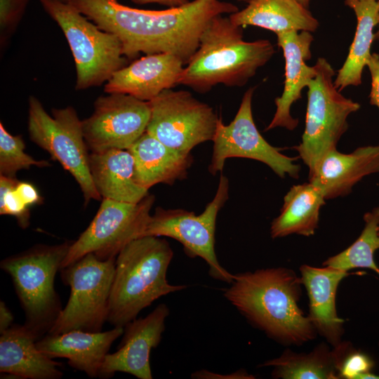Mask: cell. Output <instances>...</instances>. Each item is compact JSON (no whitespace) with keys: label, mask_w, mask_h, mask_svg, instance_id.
Here are the masks:
<instances>
[{"label":"cell","mask_w":379,"mask_h":379,"mask_svg":"<svg viewBox=\"0 0 379 379\" xmlns=\"http://www.w3.org/2000/svg\"><path fill=\"white\" fill-rule=\"evenodd\" d=\"M69 4L99 28L116 35L125 57L133 58L140 53H171L185 65L212 20L239 11L236 5L220 0H194L163 11L134 8L117 0H74Z\"/></svg>","instance_id":"obj_1"},{"label":"cell","mask_w":379,"mask_h":379,"mask_svg":"<svg viewBox=\"0 0 379 379\" xmlns=\"http://www.w3.org/2000/svg\"><path fill=\"white\" fill-rule=\"evenodd\" d=\"M230 284L225 298L267 337L284 345H300L316 338L314 325L298 306L302 284L292 270L239 273Z\"/></svg>","instance_id":"obj_2"},{"label":"cell","mask_w":379,"mask_h":379,"mask_svg":"<svg viewBox=\"0 0 379 379\" xmlns=\"http://www.w3.org/2000/svg\"><path fill=\"white\" fill-rule=\"evenodd\" d=\"M274 53L269 40L245 41L241 27L229 17L219 15L204 30L199 47L184 67L178 84L201 93L217 84L241 87Z\"/></svg>","instance_id":"obj_3"},{"label":"cell","mask_w":379,"mask_h":379,"mask_svg":"<svg viewBox=\"0 0 379 379\" xmlns=\"http://www.w3.org/2000/svg\"><path fill=\"white\" fill-rule=\"evenodd\" d=\"M173 256L169 243L159 237H142L128 243L116 258L107 321L124 327L156 300L185 288L166 279Z\"/></svg>","instance_id":"obj_4"},{"label":"cell","mask_w":379,"mask_h":379,"mask_svg":"<svg viewBox=\"0 0 379 379\" xmlns=\"http://www.w3.org/2000/svg\"><path fill=\"white\" fill-rule=\"evenodd\" d=\"M72 242L37 244L0 262L11 277L25 313L24 325L37 340L48 333L62 310L54 281Z\"/></svg>","instance_id":"obj_5"},{"label":"cell","mask_w":379,"mask_h":379,"mask_svg":"<svg viewBox=\"0 0 379 379\" xmlns=\"http://www.w3.org/2000/svg\"><path fill=\"white\" fill-rule=\"evenodd\" d=\"M40 1L69 44L76 65V89L100 86L126 65L121 42L116 35L89 22L69 3Z\"/></svg>","instance_id":"obj_6"},{"label":"cell","mask_w":379,"mask_h":379,"mask_svg":"<svg viewBox=\"0 0 379 379\" xmlns=\"http://www.w3.org/2000/svg\"><path fill=\"white\" fill-rule=\"evenodd\" d=\"M317 74L307 86L305 128L301 142L293 148L311 171L328 152L336 149L348 128V117L360 105L343 95L333 79L335 71L323 58L316 64Z\"/></svg>","instance_id":"obj_7"},{"label":"cell","mask_w":379,"mask_h":379,"mask_svg":"<svg viewBox=\"0 0 379 379\" xmlns=\"http://www.w3.org/2000/svg\"><path fill=\"white\" fill-rule=\"evenodd\" d=\"M115 261L116 258L102 260L88 253L60 270L70 295L49 334L102 331L107 320Z\"/></svg>","instance_id":"obj_8"},{"label":"cell","mask_w":379,"mask_h":379,"mask_svg":"<svg viewBox=\"0 0 379 379\" xmlns=\"http://www.w3.org/2000/svg\"><path fill=\"white\" fill-rule=\"evenodd\" d=\"M28 130L30 140L48 152L74 177L86 205L91 199H101L91 174L82 121L72 107L53 109L51 116L36 98L30 96Z\"/></svg>","instance_id":"obj_9"},{"label":"cell","mask_w":379,"mask_h":379,"mask_svg":"<svg viewBox=\"0 0 379 379\" xmlns=\"http://www.w3.org/2000/svg\"><path fill=\"white\" fill-rule=\"evenodd\" d=\"M229 188L228 178L221 174L214 198L199 215L184 209L157 207L142 237H167L177 240L188 257L204 260L211 277L231 284L234 274L220 265L214 248L217 215L229 198Z\"/></svg>","instance_id":"obj_10"},{"label":"cell","mask_w":379,"mask_h":379,"mask_svg":"<svg viewBox=\"0 0 379 379\" xmlns=\"http://www.w3.org/2000/svg\"><path fill=\"white\" fill-rule=\"evenodd\" d=\"M154 199L149 194L138 203L103 198L88 227L70 244L61 269L88 253L102 260L117 258L128 243L142 237Z\"/></svg>","instance_id":"obj_11"},{"label":"cell","mask_w":379,"mask_h":379,"mask_svg":"<svg viewBox=\"0 0 379 379\" xmlns=\"http://www.w3.org/2000/svg\"><path fill=\"white\" fill-rule=\"evenodd\" d=\"M149 102L146 131L166 146L190 154L195 146L213 140L219 118L190 92L166 89Z\"/></svg>","instance_id":"obj_12"},{"label":"cell","mask_w":379,"mask_h":379,"mask_svg":"<svg viewBox=\"0 0 379 379\" xmlns=\"http://www.w3.org/2000/svg\"><path fill=\"white\" fill-rule=\"evenodd\" d=\"M255 87L244 93L234 119L228 125L219 119L213 142L208 171L212 175L221 172L227 159H251L267 165L281 178L286 175L298 179L300 166L294 162L299 158L283 154L280 149L268 143L258 131L253 118L252 98Z\"/></svg>","instance_id":"obj_13"},{"label":"cell","mask_w":379,"mask_h":379,"mask_svg":"<svg viewBox=\"0 0 379 379\" xmlns=\"http://www.w3.org/2000/svg\"><path fill=\"white\" fill-rule=\"evenodd\" d=\"M98 98L93 114L82 121L84 139L93 152L128 149L146 132L149 102L124 93Z\"/></svg>","instance_id":"obj_14"},{"label":"cell","mask_w":379,"mask_h":379,"mask_svg":"<svg viewBox=\"0 0 379 379\" xmlns=\"http://www.w3.org/2000/svg\"><path fill=\"white\" fill-rule=\"evenodd\" d=\"M169 312L168 306L161 303L145 317L126 324L117 352L107 354L99 378H109L124 372L139 379H152L150 352L161 342Z\"/></svg>","instance_id":"obj_15"},{"label":"cell","mask_w":379,"mask_h":379,"mask_svg":"<svg viewBox=\"0 0 379 379\" xmlns=\"http://www.w3.org/2000/svg\"><path fill=\"white\" fill-rule=\"evenodd\" d=\"M277 44L282 49L285 60V80L283 93L275 98L276 112L265 131L277 127L294 130L298 120L291 114L292 105L301 98L302 90L317 74V67H310L306 61L311 58V32L291 31L277 34Z\"/></svg>","instance_id":"obj_16"},{"label":"cell","mask_w":379,"mask_h":379,"mask_svg":"<svg viewBox=\"0 0 379 379\" xmlns=\"http://www.w3.org/2000/svg\"><path fill=\"white\" fill-rule=\"evenodd\" d=\"M184 65L181 59L171 53L146 55L117 71L104 91L149 102L178 84Z\"/></svg>","instance_id":"obj_17"},{"label":"cell","mask_w":379,"mask_h":379,"mask_svg":"<svg viewBox=\"0 0 379 379\" xmlns=\"http://www.w3.org/2000/svg\"><path fill=\"white\" fill-rule=\"evenodd\" d=\"M379 173V145L357 148L350 154L334 149L325 154L309 172V182L326 200L347 195L366 175Z\"/></svg>","instance_id":"obj_18"},{"label":"cell","mask_w":379,"mask_h":379,"mask_svg":"<svg viewBox=\"0 0 379 379\" xmlns=\"http://www.w3.org/2000/svg\"><path fill=\"white\" fill-rule=\"evenodd\" d=\"M124 333V327L107 331L80 330L46 334L36 341L39 351L51 359L65 358L69 366L90 378H99L105 357L112 343Z\"/></svg>","instance_id":"obj_19"},{"label":"cell","mask_w":379,"mask_h":379,"mask_svg":"<svg viewBox=\"0 0 379 379\" xmlns=\"http://www.w3.org/2000/svg\"><path fill=\"white\" fill-rule=\"evenodd\" d=\"M300 279L309 298V314L317 332L333 347L342 342L343 320L336 310V293L340 282L349 275L344 270L328 266L303 265Z\"/></svg>","instance_id":"obj_20"},{"label":"cell","mask_w":379,"mask_h":379,"mask_svg":"<svg viewBox=\"0 0 379 379\" xmlns=\"http://www.w3.org/2000/svg\"><path fill=\"white\" fill-rule=\"evenodd\" d=\"M35 336L23 325L13 324L0 336V372L22 379H60L55 361L39 351Z\"/></svg>","instance_id":"obj_21"},{"label":"cell","mask_w":379,"mask_h":379,"mask_svg":"<svg viewBox=\"0 0 379 379\" xmlns=\"http://www.w3.org/2000/svg\"><path fill=\"white\" fill-rule=\"evenodd\" d=\"M128 150L134 158V180L147 190L186 178L193 162L190 153L171 149L147 131Z\"/></svg>","instance_id":"obj_22"},{"label":"cell","mask_w":379,"mask_h":379,"mask_svg":"<svg viewBox=\"0 0 379 379\" xmlns=\"http://www.w3.org/2000/svg\"><path fill=\"white\" fill-rule=\"evenodd\" d=\"M89 165L94 185L104 199L138 203L149 194L134 180V158L128 149L91 152Z\"/></svg>","instance_id":"obj_23"},{"label":"cell","mask_w":379,"mask_h":379,"mask_svg":"<svg viewBox=\"0 0 379 379\" xmlns=\"http://www.w3.org/2000/svg\"><path fill=\"white\" fill-rule=\"evenodd\" d=\"M229 18L237 26H256L276 34L291 31L314 32L319 25L308 8L297 0H252Z\"/></svg>","instance_id":"obj_24"},{"label":"cell","mask_w":379,"mask_h":379,"mask_svg":"<svg viewBox=\"0 0 379 379\" xmlns=\"http://www.w3.org/2000/svg\"><path fill=\"white\" fill-rule=\"evenodd\" d=\"M325 201L321 191L310 182L293 185L284 196L280 214L272 222L271 237L276 239L293 234L314 235Z\"/></svg>","instance_id":"obj_25"},{"label":"cell","mask_w":379,"mask_h":379,"mask_svg":"<svg viewBox=\"0 0 379 379\" xmlns=\"http://www.w3.org/2000/svg\"><path fill=\"white\" fill-rule=\"evenodd\" d=\"M357 17V29L347 58L334 81L340 91L361 83L362 72L371 55L373 28L379 24V0H345Z\"/></svg>","instance_id":"obj_26"},{"label":"cell","mask_w":379,"mask_h":379,"mask_svg":"<svg viewBox=\"0 0 379 379\" xmlns=\"http://www.w3.org/2000/svg\"><path fill=\"white\" fill-rule=\"evenodd\" d=\"M262 366H272L273 378L338 379L335 354L326 343L308 353L286 349L280 357L266 361Z\"/></svg>","instance_id":"obj_27"},{"label":"cell","mask_w":379,"mask_h":379,"mask_svg":"<svg viewBox=\"0 0 379 379\" xmlns=\"http://www.w3.org/2000/svg\"><path fill=\"white\" fill-rule=\"evenodd\" d=\"M364 227L355 241L340 253L328 258L324 266L349 271L352 269H369L379 275V267L374 253L379 249V206L364 215Z\"/></svg>","instance_id":"obj_28"},{"label":"cell","mask_w":379,"mask_h":379,"mask_svg":"<svg viewBox=\"0 0 379 379\" xmlns=\"http://www.w3.org/2000/svg\"><path fill=\"white\" fill-rule=\"evenodd\" d=\"M25 145L20 135H12L0 124V175L15 178L16 173L32 166L46 167L45 160H36L25 152Z\"/></svg>","instance_id":"obj_29"},{"label":"cell","mask_w":379,"mask_h":379,"mask_svg":"<svg viewBox=\"0 0 379 379\" xmlns=\"http://www.w3.org/2000/svg\"><path fill=\"white\" fill-rule=\"evenodd\" d=\"M333 349L340 378H370L374 362L368 355L353 348L349 342L342 341Z\"/></svg>","instance_id":"obj_30"},{"label":"cell","mask_w":379,"mask_h":379,"mask_svg":"<svg viewBox=\"0 0 379 379\" xmlns=\"http://www.w3.org/2000/svg\"><path fill=\"white\" fill-rule=\"evenodd\" d=\"M18 182L15 178L0 175V214L15 217L19 226L25 229L29 224V207L15 190Z\"/></svg>","instance_id":"obj_31"},{"label":"cell","mask_w":379,"mask_h":379,"mask_svg":"<svg viewBox=\"0 0 379 379\" xmlns=\"http://www.w3.org/2000/svg\"><path fill=\"white\" fill-rule=\"evenodd\" d=\"M27 0H0L1 30L13 26L20 18Z\"/></svg>","instance_id":"obj_32"},{"label":"cell","mask_w":379,"mask_h":379,"mask_svg":"<svg viewBox=\"0 0 379 379\" xmlns=\"http://www.w3.org/2000/svg\"><path fill=\"white\" fill-rule=\"evenodd\" d=\"M371 76L370 103L379 109V54L372 53L366 62Z\"/></svg>","instance_id":"obj_33"},{"label":"cell","mask_w":379,"mask_h":379,"mask_svg":"<svg viewBox=\"0 0 379 379\" xmlns=\"http://www.w3.org/2000/svg\"><path fill=\"white\" fill-rule=\"evenodd\" d=\"M15 190L29 207L41 201V198L37 190L31 183L19 181L15 187Z\"/></svg>","instance_id":"obj_34"},{"label":"cell","mask_w":379,"mask_h":379,"mask_svg":"<svg viewBox=\"0 0 379 379\" xmlns=\"http://www.w3.org/2000/svg\"><path fill=\"white\" fill-rule=\"evenodd\" d=\"M191 377L192 378H253L244 371H237L231 374L220 375L206 370H201L194 372Z\"/></svg>","instance_id":"obj_35"},{"label":"cell","mask_w":379,"mask_h":379,"mask_svg":"<svg viewBox=\"0 0 379 379\" xmlns=\"http://www.w3.org/2000/svg\"><path fill=\"white\" fill-rule=\"evenodd\" d=\"M14 317L6 303L0 302V333L8 329L13 324Z\"/></svg>","instance_id":"obj_36"},{"label":"cell","mask_w":379,"mask_h":379,"mask_svg":"<svg viewBox=\"0 0 379 379\" xmlns=\"http://www.w3.org/2000/svg\"><path fill=\"white\" fill-rule=\"evenodd\" d=\"M137 4H159L168 8H178L182 6L189 2L188 0H131Z\"/></svg>","instance_id":"obj_37"},{"label":"cell","mask_w":379,"mask_h":379,"mask_svg":"<svg viewBox=\"0 0 379 379\" xmlns=\"http://www.w3.org/2000/svg\"><path fill=\"white\" fill-rule=\"evenodd\" d=\"M297 1L305 7L309 8L310 0H297Z\"/></svg>","instance_id":"obj_38"},{"label":"cell","mask_w":379,"mask_h":379,"mask_svg":"<svg viewBox=\"0 0 379 379\" xmlns=\"http://www.w3.org/2000/svg\"><path fill=\"white\" fill-rule=\"evenodd\" d=\"M374 39L379 40V24H378V29L377 32L374 34Z\"/></svg>","instance_id":"obj_39"},{"label":"cell","mask_w":379,"mask_h":379,"mask_svg":"<svg viewBox=\"0 0 379 379\" xmlns=\"http://www.w3.org/2000/svg\"><path fill=\"white\" fill-rule=\"evenodd\" d=\"M239 1H242V2H245V3H247L248 4L249 2H251L252 0H237Z\"/></svg>","instance_id":"obj_40"},{"label":"cell","mask_w":379,"mask_h":379,"mask_svg":"<svg viewBox=\"0 0 379 379\" xmlns=\"http://www.w3.org/2000/svg\"><path fill=\"white\" fill-rule=\"evenodd\" d=\"M58 1H62V2H65V3H69L74 0H58Z\"/></svg>","instance_id":"obj_41"},{"label":"cell","mask_w":379,"mask_h":379,"mask_svg":"<svg viewBox=\"0 0 379 379\" xmlns=\"http://www.w3.org/2000/svg\"><path fill=\"white\" fill-rule=\"evenodd\" d=\"M378 234H379V227H378Z\"/></svg>","instance_id":"obj_42"},{"label":"cell","mask_w":379,"mask_h":379,"mask_svg":"<svg viewBox=\"0 0 379 379\" xmlns=\"http://www.w3.org/2000/svg\"><path fill=\"white\" fill-rule=\"evenodd\" d=\"M378 345H379V341H378Z\"/></svg>","instance_id":"obj_43"}]
</instances>
